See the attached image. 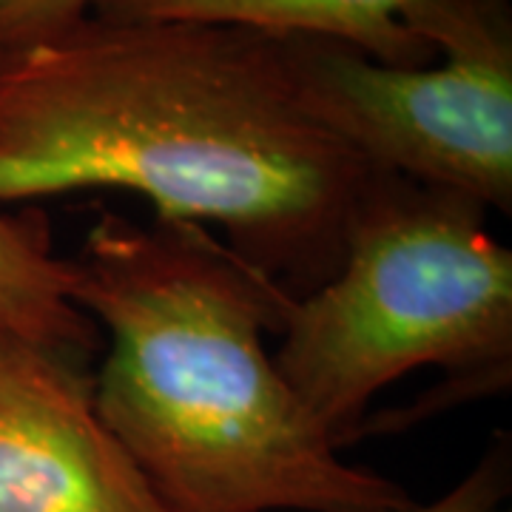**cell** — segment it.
I'll use <instances>...</instances> for the list:
<instances>
[{"label": "cell", "mask_w": 512, "mask_h": 512, "mask_svg": "<svg viewBox=\"0 0 512 512\" xmlns=\"http://www.w3.org/2000/svg\"><path fill=\"white\" fill-rule=\"evenodd\" d=\"M402 23L433 63L384 66L342 43L285 37L305 106L370 168L510 214V3L419 0Z\"/></svg>", "instance_id": "obj_4"}, {"label": "cell", "mask_w": 512, "mask_h": 512, "mask_svg": "<svg viewBox=\"0 0 512 512\" xmlns=\"http://www.w3.org/2000/svg\"><path fill=\"white\" fill-rule=\"evenodd\" d=\"M373 177L305 106L285 37L89 15L0 55V205L134 191L220 225L299 299L336 274Z\"/></svg>", "instance_id": "obj_1"}, {"label": "cell", "mask_w": 512, "mask_h": 512, "mask_svg": "<svg viewBox=\"0 0 512 512\" xmlns=\"http://www.w3.org/2000/svg\"><path fill=\"white\" fill-rule=\"evenodd\" d=\"M94 0H0V55L20 52L89 18Z\"/></svg>", "instance_id": "obj_8"}, {"label": "cell", "mask_w": 512, "mask_h": 512, "mask_svg": "<svg viewBox=\"0 0 512 512\" xmlns=\"http://www.w3.org/2000/svg\"><path fill=\"white\" fill-rule=\"evenodd\" d=\"M419 0H94L89 15L231 23L274 37L342 43L384 66H424L436 52L402 15Z\"/></svg>", "instance_id": "obj_6"}, {"label": "cell", "mask_w": 512, "mask_h": 512, "mask_svg": "<svg viewBox=\"0 0 512 512\" xmlns=\"http://www.w3.org/2000/svg\"><path fill=\"white\" fill-rule=\"evenodd\" d=\"M276 367L336 447L370 399L444 367V404L510 384L512 254L464 194L376 171L328 282L293 299Z\"/></svg>", "instance_id": "obj_3"}, {"label": "cell", "mask_w": 512, "mask_h": 512, "mask_svg": "<svg viewBox=\"0 0 512 512\" xmlns=\"http://www.w3.org/2000/svg\"><path fill=\"white\" fill-rule=\"evenodd\" d=\"M510 493V450L498 441L476 467L444 495L404 512H498Z\"/></svg>", "instance_id": "obj_9"}, {"label": "cell", "mask_w": 512, "mask_h": 512, "mask_svg": "<svg viewBox=\"0 0 512 512\" xmlns=\"http://www.w3.org/2000/svg\"><path fill=\"white\" fill-rule=\"evenodd\" d=\"M77 367L0 333V512H171Z\"/></svg>", "instance_id": "obj_5"}, {"label": "cell", "mask_w": 512, "mask_h": 512, "mask_svg": "<svg viewBox=\"0 0 512 512\" xmlns=\"http://www.w3.org/2000/svg\"><path fill=\"white\" fill-rule=\"evenodd\" d=\"M0 333L83 362L100 330L72 299L69 256H60L40 211L0 205Z\"/></svg>", "instance_id": "obj_7"}, {"label": "cell", "mask_w": 512, "mask_h": 512, "mask_svg": "<svg viewBox=\"0 0 512 512\" xmlns=\"http://www.w3.org/2000/svg\"><path fill=\"white\" fill-rule=\"evenodd\" d=\"M72 299L109 333L92 382L111 436L171 512H404L348 464L265 348L293 296L205 225L103 214L69 256Z\"/></svg>", "instance_id": "obj_2"}]
</instances>
